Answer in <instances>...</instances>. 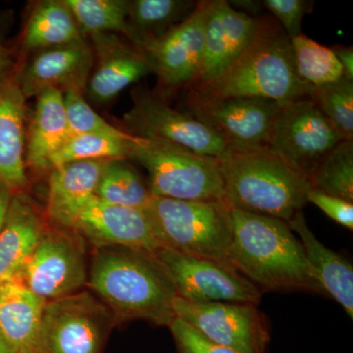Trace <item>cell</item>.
Masks as SVG:
<instances>
[{"instance_id":"cell-1","label":"cell","mask_w":353,"mask_h":353,"mask_svg":"<svg viewBox=\"0 0 353 353\" xmlns=\"http://www.w3.org/2000/svg\"><path fill=\"white\" fill-rule=\"evenodd\" d=\"M87 287L117 324L145 320L169 327L176 318L173 283L152 252L121 246L94 248Z\"/></svg>"},{"instance_id":"cell-2","label":"cell","mask_w":353,"mask_h":353,"mask_svg":"<svg viewBox=\"0 0 353 353\" xmlns=\"http://www.w3.org/2000/svg\"><path fill=\"white\" fill-rule=\"evenodd\" d=\"M313 87L299 78L289 37L273 21L264 20L250 48L229 69L205 85L190 88L188 104L257 97L285 106L310 97Z\"/></svg>"},{"instance_id":"cell-3","label":"cell","mask_w":353,"mask_h":353,"mask_svg":"<svg viewBox=\"0 0 353 353\" xmlns=\"http://www.w3.org/2000/svg\"><path fill=\"white\" fill-rule=\"evenodd\" d=\"M230 261L241 275L264 290L323 292L303 245L285 221L232 209Z\"/></svg>"},{"instance_id":"cell-4","label":"cell","mask_w":353,"mask_h":353,"mask_svg":"<svg viewBox=\"0 0 353 353\" xmlns=\"http://www.w3.org/2000/svg\"><path fill=\"white\" fill-rule=\"evenodd\" d=\"M218 160L232 209L288 222L307 203V176L270 150H229Z\"/></svg>"},{"instance_id":"cell-5","label":"cell","mask_w":353,"mask_h":353,"mask_svg":"<svg viewBox=\"0 0 353 353\" xmlns=\"http://www.w3.org/2000/svg\"><path fill=\"white\" fill-rule=\"evenodd\" d=\"M145 209L160 245L234 269L230 261L232 208L227 202L152 196Z\"/></svg>"},{"instance_id":"cell-6","label":"cell","mask_w":353,"mask_h":353,"mask_svg":"<svg viewBox=\"0 0 353 353\" xmlns=\"http://www.w3.org/2000/svg\"><path fill=\"white\" fill-rule=\"evenodd\" d=\"M130 159L148 174L152 196L185 201H225L219 160L161 139L137 138ZM226 202V201H225Z\"/></svg>"},{"instance_id":"cell-7","label":"cell","mask_w":353,"mask_h":353,"mask_svg":"<svg viewBox=\"0 0 353 353\" xmlns=\"http://www.w3.org/2000/svg\"><path fill=\"white\" fill-rule=\"evenodd\" d=\"M116 325L99 297L80 290L46 301L36 348L39 353H102Z\"/></svg>"},{"instance_id":"cell-8","label":"cell","mask_w":353,"mask_h":353,"mask_svg":"<svg viewBox=\"0 0 353 353\" xmlns=\"http://www.w3.org/2000/svg\"><path fill=\"white\" fill-rule=\"evenodd\" d=\"M132 108L122 125L131 136L161 139L196 154L220 159L228 152L219 134L190 113L171 108L166 99L145 88L132 92Z\"/></svg>"},{"instance_id":"cell-9","label":"cell","mask_w":353,"mask_h":353,"mask_svg":"<svg viewBox=\"0 0 353 353\" xmlns=\"http://www.w3.org/2000/svg\"><path fill=\"white\" fill-rule=\"evenodd\" d=\"M87 243L66 228L48 226L20 279L32 292L52 301L80 292L87 287Z\"/></svg>"},{"instance_id":"cell-10","label":"cell","mask_w":353,"mask_h":353,"mask_svg":"<svg viewBox=\"0 0 353 353\" xmlns=\"http://www.w3.org/2000/svg\"><path fill=\"white\" fill-rule=\"evenodd\" d=\"M152 253L170 278L179 299L192 303L254 305L261 301L263 292L231 267L164 246Z\"/></svg>"},{"instance_id":"cell-11","label":"cell","mask_w":353,"mask_h":353,"mask_svg":"<svg viewBox=\"0 0 353 353\" xmlns=\"http://www.w3.org/2000/svg\"><path fill=\"white\" fill-rule=\"evenodd\" d=\"M343 141L336 128L307 97L281 108L268 150L309 179Z\"/></svg>"},{"instance_id":"cell-12","label":"cell","mask_w":353,"mask_h":353,"mask_svg":"<svg viewBox=\"0 0 353 353\" xmlns=\"http://www.w3.org/2000/svg\"><path fill=\"white\" fill-rule=\"evenodd\" d=\"M176 317L206 339L239 353H266L270 329L264 313L248 303H192L176 297Z\"/></svg>"},{"instance_id":"cell-13","label":"cell","mask_w":353,"mask_h":353,"mask_svg":"<svg viewBox=\"0 0 353 353\" xmlns=\"http://www.w3.org/2000/svg\"><path fill=\"white\" fill-rule=\"evenodd\" d=\"M190 112L220 134L231 152L268 150L282 106L257 97H227L188 104Z\"/></svg>"},{"instance_id":"cell-14","label":"cell","mask_w":353,"mask_h":353,"mask_svg":"<svg viewBox=\"0 0 353 353\" xmlns=\"http://www.w3.org/2000/svg\"><path fill=\"white\" fill-rule=\"evenodd\" d=\"M209 0L197 2L194 12L145 50L152 59L158 80L155 94L166 99L179 88H190L201 73L204 25Z\"/></svg>"},{"instance_id":"cell-15","label":"cell","mask_w":353,"mask_h":353,"mask_svg":"<svg viewBox=\"0 0 353 353\" xmlns=\"http://www.w3.org/2000/svg\"><path fill=\"white\" fill-rule=\"evenodd\" d=\"M69 229L94 248L121 246L152 253L161 246L146 209L114 205L97 196L77 211Z\"/></svg>"},{"instance_id":"cell-16","label":"cell","mask_w":353,"mask_h":353,"mask_svg":"<svg viewBox=\"0 0 353 353\" xmlns=\"http://www.w3.org/2000/svg\"><path fill=\"white\" fill-rule=\"evenodd\" d=\"M94 66V51L88 39L37 51L16 63L15 75L26 99L44 90L62 94L85 88Z\"/></svg>"},{"instance_id":"cell-17","label":"cell","mask_w":353,"mask_h":353,"mask_svg":"<svg viewBox=\"0 0 353 353\" xmlns=\"http://www.w3.org/2000/svg\"><path fill=\"white\" fill-rule=\"evenodd\" d=\"M263 21L234 9L226 0H209L201 73L190 88L205 85L229 69L250 48Z\"/></svg>"},{"instance_id":"cell-18","label":"cell","mask_w":353,"mask_h":353,"mask_svg":"<svg viewBox=\"0 0 353 353\" xmlns=\"http://www.w3.org/2000/svg\"><path fill=\"white\" fill-rule=\"evenodd\" d=\"M88 38L94 51V66L85 92L94 103L112 101L130 85L154 73L148 53L128 39L116 34H92Z\"/></svg>"},{"instance_id":"cell-19","label":"cell","mask_w":353,"mask_h":353,"mask_svg":"<svg viewBox=\"0 0 353 353\" xmlns=\"http://www.w3.org/2000/svg\"><path fill=\"white\" fill-rule=\"evenodd\" d=\"M25 95L15 68L0 73V181L15 194L28 187L25 162Z\"/></svg>"},{"instance_id":"cell-20","label":"cell","mask_w":353,"mask_h":353,"mask_svg":"<svg viewBox=\"0 0 353 353\" xmlns=\"http://www.w3.org/2000/svg\"><path fill=\"white\" fill-rule=\"evenodd\" d=\"M48 225L41 210L26 192L14 194L0 232V284L20 278Z\"/></svg>"},{"instance_id":"cell-21","label":"cell","mask_w":353,"mask_h":353,"mask_svg":"<svg viewBox=\"0 0 353 353\" xmlns=\"http://www.w3.org/2000/svg\"><path fill=\"white\" fill-rule=\"evenodd\" d=\"M106 161L83 160L51 169L46 212L54 226L69 229L77 211L95 196Z\"/></svg>"},{"instance_id":"cell-22","label":"cell","mask_w":353,"mask_h":353,"mask_svg":"<svg viewBox=\"0 0 353 353\" xmlns=\"http://www.w3.org/2000/svg\"><path fill=\"white\" fill-rule=\"evenodd\" d=\"M290 230L299 236L313 277L324 294L333 297L353 318V267L338 253L326 248L307 226L303 211L288 221Z\"/></svg>"},{"instance_id":"cell-23","label":"cell","mask_w":353,"mask_h":353,"mask_svg":"<svg viewBox=\"0 0 353 353\" xmlns=\"http://www.w3.org/2000/svg\"><path fill=\"white\" fill-rule=\"evenodd\" d=\"M36 97V109L25 145L26 167L37 171L50 170L51 158L70 137L63 94L50 88Z\"/></svg>"},{"instance_id":"cell-24","label":"cell","mask_w":353,"mask_h":353,"mask_svg":"<svg viewBox=\"0 0 353 353\" xmlns=\"http://www.w3.org/2000/svg\"><path fill=\"white\" fill-rule=\"evenodd\" d=\"M46 303L20 278L0 284V330L13 353L36 347Z\"/></svg>"},{"instance_id":"cell-25","label":"cell","mask_w":353,"mask_h":353,"mask_svg":"<svg viewBox=\"0 0 353 353\" xmlns=\"http://www.w3.org/2000/svg\"><path fill=\"white\" fill-rule=\"evenodd\" d=\"M64 0H43L34 6L20 39V60L37 51L85 39Z\"/></svg>"},{"instance_id":"cell-26","label":"cell","mask_w":353,"mask_h":353,"mask_svg":"<svg viewBox=\"0 0 353 353\" xmlns=\"http://www.w3.org/2000/svg\"><path fill=\"white\" fill-rule=\"evenodd\" d=\"M190 0H132L128 14L126 39L139 50L161 39L194 12Z\"/></svg>"},{"instance_id":"cell-27","label":"cell","mask_w":353,"mask_h":353,"mask_svg":"<svg viewBox=\"0 0 353 353\" xmlns=\"http://www.w3.org/2000/svg\"><path fill=\"white\" fill-rule=\"evenodd\" d=\"M136 137L118 134H83L70 136L51 158L50 170L70 162L83 160L130 159Z\"/></svg>"},{"instance_id":"cell-28","label":"cell","mask_w":353,"mask_h":353,"mask_svg":"<svg viewBox=\"0 0 353 353\" xmlns=\"http://www.w3.org/2000/svg\"><path fill=\"white\" fill-rule=\"evenodd\" d=\"M127 160L106 161L95 196L114 205L145 209L152 199V194L148 183Z\"/></svg>"},{"instance_id":"cell-29","label":"cell","mask_w":353,"mask_h":353,"mask_svg":"<svg viewBox=\"0 0 353 353\" xmlns=\"http://www.w3.org/2000/svg\"><path fill=\"white\" fill-rule=\"evenodd\" d=\"M85 38L97 34H128L129 0H64Z\"/></svg>"},{"instance_id":"cell-30","label":"cell","mask_w":353,"mask_h":353,"mask_svg":"<svg viewBox=\"0 0 353 353\" xmlns=\"http://www.w3.org/2000/svg\"><path fill=\"white\" fill-rule=\"evenodd\" d=\"M299 78L317 88L341 80L343 68L332 48L318 43L305 34L290 39Z\"/></svg>"},{"instance_id":"cell-31","label":"cell","mask_w":353,"mask_h":353,"mask_svg":"<svg viewBox=\"0 0 353 353\" xmlns=\"http://www.w3.org/2000/svg\"><path fill=\"white\" fill-rule=\"evenodd\" d=\"M309 182L313 190L353 203V141H343L328 153Z\"/></svg>"},{"instance_id":"cell-32","label":"cell","mask_w":353,"mask_h":353,"mask_svg":"<svg viewBox=\"0 0 353 353\" xmlns=\"http://www.w3.org/2000/svg\"><path fill=\"white\" fill-rule=\"evenodd\" d=\"M310 99L343 141H353V81L343 77L336 82L313 88Z\"/></svg>"},{"instance_id":"cell-33","label":"cell","mask_w":353,"mask_h":353,"mask_svg":"<svg viewBox=\"0 0 353 353\" xmlns=\"http://www.w3.org/2000/svg\"><path fill=\"white\" fill-rule=\"evenodd\" d=\"M65 112L70 136L83 134H118L123 130L114 127L101 117L83 97V92L63 94Z\"/></svg>"},{"instance_id":"cell-34","label":"cell","mask_w":353,"mask_h":353,"mask_svg":"<svg viewBox=\"0 0 353 353\" xmlns=\"http://www.w3.org/2000/svg\"><path fill=\"white\" fill-rule=\"evenodd\" d=\"M168 328L175 341L178 353H239L208 340L180 318L176 317Z\"/></svg>"},{"instance_id":"cell-35","label":"cell","mask_w":353,"mask_h":353,"mask_svg":"<svg viewBox=\"0 0 353 353\" xmlns=\"http://www.w3.org/2000/svg\"><path fill=\"white\" fill-rule=\"evenodd\" d=\"M312 2L304 0H264L262 6L282 26L285 34L290 39L301 34V24L304 15L308 13Z\"/></svg>"},{"instance_id":"cell-36","label":"cell","mask_w":353,"mask_h":353,"mask_svg":"<svg viewBox=\"0 0 353 353\" xmlns=\"http://www.w3.org/2000/svg\"><path fill=\"white\" fill-rule=\"evenodd\" d=\"M307 202L314 204L334 222L352 231L353 203L352 202L313 189L308 192Z\"/></svg>"},{"instance_id":"cell-37","label":"cell","mask_w":353,"mask_h":353,"mask_svg":"<svg viewBox=\"0 0 353 353\" xmlns=\"http://www.w3.org/2000/svg\"><path fill=\"white\" fill-rule=\"evenodd\" d=\"M13 24V11H0V73L15 68L14 51L7 41V34Z\"/></svg>"},{"instance_id":"cell-38","label":"cell","mask_w":353,"mask_h":353,"mask_svg":"<svg viewBox=\"0 0 353 353\" xmlns=\"http://www.w3.org/2000/svg\"><path fill=\"white\" fill-rule=\"evenodd\" d=\"M331 48L343 68V78L353 81L352 46H334Z\"/></svg>"},{"instance_id":"cell-39","label":"cell","mask_w":353,"mask_h":353,"mask_svg":"<svg viewBox=\"0 0 353 353\" xmlns=\"http://www.w3.org/2000/svg\"><path fill=\"white\" fill-rule=\"evenodd\" d=\"M14 194L15 192L6 183L0 181V232L2 231V228L6 224L7 214H8Z\"/></svg>"},{"instance_id":"cell-40","label":"cell","mask_w":353,"mask_h":353,"mask_svg":"<svg viewBox=\"0 0 353 353\" xmlns=\"http://www.w3.org/2000/svg\"><path fill=\"white\" fill-rule=\"evenodd\" d=\"M0 353H13L12 350L9 347L1 330H0Z\"/></svg>"},{"instance_id":"cell-41","label":"cell","mask_w":353,"mask_h":353,"mask_svg":"<svg viewBox=\"0 0 353 353\" xmlns=\"http://www.w3.org/2000/svg\"><path fill=\"white\" fill-rule=\"evenodd\" d=\"M18 353H39V350L36 347L26 348V350H21Z\"/></svg>"}]
</instances>
